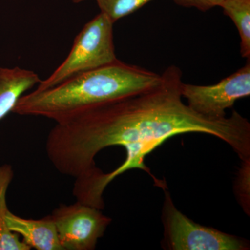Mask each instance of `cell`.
<instances>
[{
	"label": "cell",
	"instance_id": "obj_9",
	"mask_svg": "<svg viewBox=\"0 0 250 250\" xmlns=\"http://www.w3.org/2000/svg\"><path fill=\"white\" fill-rule=\"evenodd\" d=\"M14 176L12 166L9 164L0 166V250H30V247L20 240L18 234L12 232L8 227L9 210L6 203V193Z\"/></svg>",
	"mask_w": 250,
	"mask_h": 250
},
{
	"label": "cell",
	"instance_id": "obj_13",
	"mask_svg": "<svg viewBox=\"0 0 250 250\" xmlns=\"http://www.w3.org/2000/svg\"><path fill=\"white\" fill-rule=\"evenodd\" d=\"M176 4L187 8H195L205 11L220 6L223 0H173Z\"/></svg>",
	"mask_w": 250,
	"mask_h": 250
},
{
	"label": "cell",
	"instance_id": "obj_8",
	"mask_svg": "<svg viewBox=\"0 0 250 250\" xmlns=\"http://www.w3.org/2000/svg\"><path fill=\"white\" fill-rule=\"evenodd\" d=\"M39 75L20 67H0V121L13 111L19 99L40 82Z\"/></svg>",
	"mask_w": 250,
	"mask_h": 250
},
{
	"label": "cell",
	"instance_id": "obj_3",
	"mask_svg": "<svg viewBox=\"0 0 250 250\" xmlns=\"http://www.w3.org/2000/svg\"><path fill=\"white\" fill-rule=\"evenodd\" d=\"M113 24L102 12L86 23L75 38L67 58L50 76L41 80L35 90L48 89L78 74L118 60L113 42Z\"/></svg>",
	"mask_w": 250,
	"mask_h": 250
},
{
	"label": "cell",
	"instance_id": "obj_10",
	"mask_svg": "<svg viewBox=\"0 0 250 250\" xmlns=\"http://www.w3.org/2000/svg\"><path fill=\"white\" fill-rule=\"evenodd\" d=\"M219 6L238 29L242 57L250 59V0H223Z\"/></svg>",
	"mask_w": 250,
	"mask_h": 250
},
{
	"label": "cell",
	"instance_id": "obj_1",
	"mask_svg": "<svg viewBox=\"0 0 250 250\" xmlns=\"http://www.w3.org/2000/svg\"><path fill=\"white\" fill-rule=\"evenodd\" d=\"M182 72L167 67L155 86L125 98L102 104L56 123L46 140V154L61 174L88 179L97 173L95 157L111 146L126 149L124 162L100 176L95 195L104 192L113 179L132 169L147 172L154 185L167 189L166 181L154 177L145 159L166 140L186 133H202L231 146L241 161L250 159V123L239 113L213 119L199 114L182 100Z\"/></svg>",
	"mask_w": 250,
	"mask_h": 250
},
{
	"label": "cell",
	"instance_id": "obj_7",
	"mask_svg": "<svg viewBox=\"0 0 250 250\" xmlns=\"http://www.w3.org/2000/svg\"><path fill=\"white\" fill-rule=\"evenodd\" d=\"M7 224L12 232L22 237L23 241L37 250H63L51 215L32 220L21 218L9 211Z\"/></svg>",
	"mask_w": 250,
	"mask_h": 250
},
{
	"label": "cell",
	"instance_id": "obj_4",
	"mask_svg": "<svg viewBox=\"0 0 250 250\" xmlns=\"http://www.w3.org/2000/svg\"><path fill=\"white\" fill-rule=\"evenodd\" d=\"M162 248L168 250H248L245 238L203 226L192 221L174 205L167 189L164 190Z\"/></svg>",
	"mask_w": 250,
	"mask_h": 250
},
{
	"label": "cell",
	"instance_id": "obj_12",
	"mask_svg": "<svg viewBox=\"0 0 250 250\" xmlns=\"http://www.w3.org/2000/svg\"><path fill=\"white\" fill-rule=\"evenodd\" d=\"M250 160L241 161V167L235 182V193L243 210L248 215L250 213Z\"/></svg>",
	"mask_w": 250,
	"mask_h": 250
},
{
	"label": "cell",
	"instance_id": "obj_14",
	"mask_svg": "<svg viewBox=\"0 0 250 250\" xmlns=\"http://www.w3.org/2000/svg\"><path fill=\"white\" fill-rule=\"evenodd\" d=\"M74 3H76V4H78V3L82 2V1H86V0H72Z\"/></svg>",
	"mask_w": 250,
	"mask_h": 250
},
{
	"label": "cell",
	"instance_id": "obj_5",
	"mask_svg": "<svg viewBox=\"0 0 250 250\" xmlns=\"http://www.w3.org/2000/svg\"><path fill=\"white\" fill-rule=\"evenodd\" d=\"M80 202L59 205L51 214L63 250H93L112 219Z\"/></svg>",
	"mask_w": 250,
	"mask_h": 250
},
{
	"label": "cell",
	"instance_id": "obj_11",
	"mask_svg": "<svg viewBox=\"0 0 250 250\" xmlns=\"http://www.w3.org/2000/svg\"><path fill=\"white\" fill-rule=\"evenodd\" d=\"M102 13L112 22L134 13L153 0H95Z\"/></svg>",
	"mask_w": 250,
	"mask_h": 250
},
{
	"label": "cell",
	"instance_id": "obj_6",
	"mask_svg": "<svg viewBox=\"0 0 250 250\" xmlns=\"http://www.w3.org/2000/svg\"><path fill=\"white\" fill-rule=\"evenodd\" d=\"M250 59L238 71L214 85L182 83L181 93L194 111L213 119L226 118V110L250 95Z\"/></svg>",
	"mask_w": 250,
	"mask_h": 250
},
{
	"label": "cell",
	"instance_id": "obj_2",
	"mask_svg": "<svg viewBox=\"0 0 250 250\" xmlns=\"http://www.w3.org/2000/svg\"><path fill=\"white\" fill-rule=\"evenodd\" d=\"M161 81V75L118 59L48 89L24 94L12 113L59 123L93 106L149 89Z\"/></svg>",
	"mask_w": 250,
	"mask_h": 250
}]
</instances>
